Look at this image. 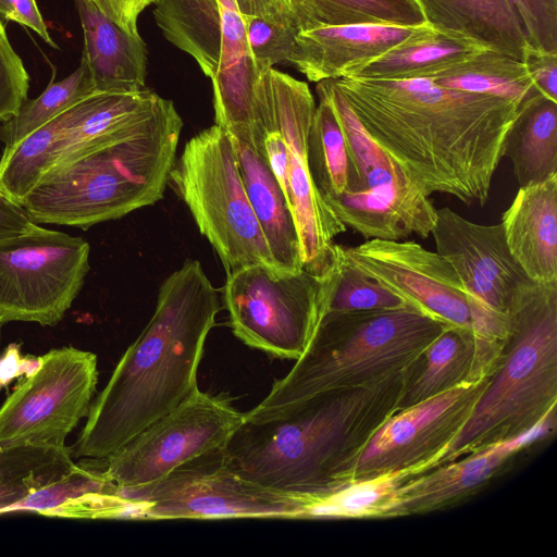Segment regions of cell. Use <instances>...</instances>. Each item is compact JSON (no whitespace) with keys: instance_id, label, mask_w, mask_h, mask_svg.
Returning <instances> with one entry per match:
<instances>
[{"instance_id":"ab89813d","label":"cell","mask_w":557,"mask_h":557,"mask_svg":"<svg viewBox=\"0 0 557 557\" xmlns=\"http://www.w3.org/2000/svg\"><path fill=\"white\" fill-rule=\"evenodd\" d=\"M0 16L33 29L47 45L59 48L49 34L36 0H0Z\"/></svg>"},{"instance_id":"8fae6325","label":"cell","mask_w":557,"mask_h":557,"mask_svg":"<svg viewBox=\"0 0 557 557\" xmlns=\"http://www.w3.org/2000/svg\"><path fill=\"white\" fill-rule=\"evenodd\" d=\"M223 448L201 455L149 485L120 490L131 504V517L311 518L310 498L270 491L247 481L228 465Z\"/></svg>"},{"instance_id":"44dd1931","label":"cell","mask_w":557,"mask_h":557,"mask_svg":"<svg viewBox=\"0 0 557 557\" xmlns=\"http://www.w3.org/2000/svg\"><path fill=\"white\" fill-rule=\"evenodd\" d=\"M79 15L84 60L96 92H138L145 89L147 47L101 13L89 0H74Z\"/></svg>"},{"instance_id":"74e56055","label":"cell","mask_w":557,"mask_h":557,"mask_svg":"<svg viewBox=\"0 0 557 557\" xmlns=\"http://www.w3.org/2000/svg\"><path fill=\"white\" fill-rule=\"evenodd\" d=\"M530 47L557 52V0H509Z\"/></svg>"},{"instance_id":"30bf717a","label":"cell","mask_w":557,"mask_h":557,"mask_svg":"<svg viewBox=\"0 0 557 557\" xmlns=\"http://www.w3.org/2000/svg\"><path fill=\"white\" fill-rule=\"evenodd\" d=\"M224 304L233 333L246 345L297 360L324 317L321 276L252 264L226 274Z\"/></svg>"},{"instance_id":"7c38bea8","label":"cell","mask_w":557,"mask_h":557,"mask_svg":"<svg viewBox=\"0 0 557 557\" xmlns=\"http://www.w3.org/2000/svg\"><path fill=\"white\" fill-rule=\"evenodd\" d=\"M87 240L36 224L0 239V326H54L72 307L89 271Z\"/></svg>"},{"instance_id":"4316f807","label":"cell","mask_w":557,"mask_h":557,"mask_svg":"<svg viewBox=\"0 0 557 557\" xmlns=\"http://www.w3.org/2000/svg\"><path fill=\"white\" fill-rule=\"evenodd\" d=\"M484 49L483 45L462 37L434 35L394 48L352 70L344 77L359 79H413L458 63Z\"/></svg>"},{"instance_id":"d590c367","label":"cell","mask_w":557,"mask_h":557,"mask_svg":"<svg viewBox=\"0 0 557 557\" xmlns=\"http://www.w3.org/2000/svg\"><path fill=\"white\" fill-rule=\"evenodd\" d=\"M243 20L249 53L260 71L276 64H289L300 27L258 17Z\"/></svg>"},{"instance_id":"2e32d148","label":"cell","mask_w":557,"mask_h":557,"mask_svg":"<svg viewBox=\"0 0 557 557\" xmlns=\"http://www.w3.org/2000/svg\"><path fill=\"white\" fill-rule=\"evenodd\" d=\"M491 377L461 383L396 411L376 430L347 470L344 485L435 457H441L444 463L451 442L468 421Z\"/></svg>"},{"instance_id":"cb8c5ba5","label":"cell","mask_w":557,"mask_h":557,"mask_svg":"<svg viewBox=\"0 0 557 557\" xmlns=\"http://www.w3.org/2000/svg\"><path fill=\"white\" fill-rule=\"evenodd\" d=\"M504 157L510 160L519 187L557 175V101L536 92L521 104Z\"/></svg>"},{"instance_id":"e0dca14e","label":"cell","mask_w":557,"mask_h":557,"mask_svg":"<svg viewBox=\"0 0 557 557\" xmlns=\"http://www.w3.org/2000/svg\"><path fill=\"white\" fill-rule=\"evenodd\" d=\"M344 252L354 267L408 304L471 330L463 286L450 263L436 251L413 240L368 239L344 247Z\"/></svg>"},{"instance_id":"7402d4cb","label":"cell","mask_w":557,"mask_h":557,"mask_svg":"<svg viewBox=\"0 0 557 557\" xmlns=\"http://www.w3.org/2000/svg\"><path fill=\"white\" fill-rule=\"evenodd\" d=\"M231 138L247 197L275 265L289 271L302 269L297 226L265 151L252 143Z\"/></svg>"},{"instance_id":"d6a6232c","label":"cell","mask_w":557,"mask_h":557,"mask_svg":"<svg viewBox=\"0 0 557 557\" xmlns=\"http://www.w3.org/2000/svg\"><path fill=\"white\" fill-rule=\"evenodd\" d=\"M321 278L325 314L385 310L410 305L354 267L344 247L335 243L331 265Z\"/></svg>"},{"instance_id":"52a82bcc","label":"cell","mask_w":557,"mask_h":557,"mask_svg":"<svg viewBox=\"0 0 557 557\" xmlns=\"http://www.w3.org/2000/svg\"><path fill=\"white\" fill-rule=\"evenodd\" d=\"M257 97L267 158L297 226L302 268L321 276L331 265L334 238L347 227L324 201L310 173L307 139L314 98L306 82L274 67L262 72Z\"/></svg>"},{"instance_id":"ba28073f","label":"cell","mask_w":557,"mask_h":557,"mask_svg":"<svg viewBox=\"0 0 557 557\" xmlns=\"http://www.w3.org/2000/svg\"><path fill=\"white\" fill-rule=\"evenodd\" d=\"M329 97L348 154L344 193L325 202L338 220L368 239L428 238L436 208L405 168L364 129L333 79L317 83Z\"/></svg>"},{"instance_id":"ac0fdd59","label":"cell","mask_w":557,"mask_h":557,"mask_svg":"<svg viewBox=\"0 0 557 557\" xmlns=\"http://www.w3.org/2000/svg\"><path fill=\"white\" fill-rule=\"evenodd\" d=\"M556 417L525 433L411 478L397 490L399 517L444 510L471 497L517 454L545 438Z\"/></svg>"},{"instance_id":"277c9868","label":"cell","mask_w":557,"mask_h":557,"mask_svg":"<svg viewBox=\"0 0 557 557\" xmlns=\"http://www.w3.org/2000/svg\"><path fill=\"white\" fill-rule=\"evenodd\" d=\"M183 121L158 97L141 117L104 143L47 171L22 202L35 223L88 228L163 198Z\"/></svg>"},{"instance_id":"b9f144b4","label":"cell","mask_w":557,"mask_h":557,"mask_svg":"<svg viewBox=\"0 0 557 557\" xmlns=\"http://www.w3.org/2000/svg\"><path fill=\"white\" fill-rule=\"evenodd\" d=\"M242 17H258L269 22L295 25L299 24L282 0H234Z\"/></svg>"},{"instance_id":"8992f818","label":"cell","mask_w":557,"mask_h":557,"mask_svg":"<svg viewBox=\"0 0 557 557\" xmlns=\"http://www.w3.org/2000/svg\"><path fill=\"white\" fill-rule=\"evenodd\" d=\"M557 281L537 284L511 314L497 368L444 463L519 436L556 417Z\"/></svg>"},{"instance_id":"8d00e7d4","label":"cell","mask_w":557,"mask_h":557,"mask_svg":"<svg viewBox=\"0 0 557 557\" xmlns=\"http://www.w3.org/2000/svg\"><path fill=\"white\" fill-rule=\"evenodd\" d=\"M28 72L8 38L0 18V124L14 116L27 99Z\"/></svg>"},{"instance_id":"e575fe53","label":"cell","mask_w":557,"mask_h":557,"mask_svg":"<svg viewBox=\"0 0 557 557\" xmlns=\"http://www.w3.org/2000/svg\"><path fill=\"white\" fill-rule=\"evenodd\" d=\"M119 487L107 479L102 467L76 465L62 479L30 494L11 506L9 512H35L47 516L67 500L88 494H119Z\"/></svg>"},{"instance_id":"83f0119b","label":"cell","mask_w":557,"mask_h":557,"mask_svg":"<svg viewBox=\"0 0 557 557\" xmlns=\"http://www.w3.org/2000/svg\"><path fill=\"white\" fill-rule=\"evenodd\" d=\"M425 78L441 87L508 98L520 103L540 92L522 61L492 49H484Z\"/></svg>"},{"instance_id":"5bb4252c","label":"cell","mask_w":557,"mask_h":557,"mask_svg":"<svg viewBox=\"0 0 557 557\" xmlns=\"http://www.w3.org/2000/svg\"><path fill=\"white\" fill-rule=\"evenodd\" d=\"M244 420L228 401L197 388L104 459V475L119 490L154 483L180 466L223 448Z\"/></svg>"},{"instance_id":"ffe728a7","label":"cell","mask_w":557,"mask_h":557,"mask_svg":"<svg viewBox=\"0 0 557 557\" xmlns=\"http://www.w3.org/2000/svg\"><path fill=\"white\" fill-rule=\"evenodd\" d=\"M500 223L527 275L537 284L557 281V175L519 187Z\"/></svg>"},{"instance_id":"d6986e66","label":"cell","mask_w":557,"mask_h":557,"mask_svg":"<svg viewBox=\"0 0 557 557\" xmlns=\"http://www.w3.org/2000/svg\"><path fill=\"white\" fill-rule=\"evenodd\" d=\"M435 33L429 24L300 28L289 64L309 82L337 79L394 48L428 38Z\"/></svg>"},{"instance_id":"f546056e","label":"cell","mask_w":557,"mask_h":557,"mask_svg":"<svg viewBox=\"0 0 557 557\" xmlns=\"http://www.w3.org/2000/svg\"><path fill=\"white\" fill-rule=\"evenodd\" d=\"M315 106L307 139V153L312 180L324 201L344 193L348 154L343 129L334 108L320 88L315 87Z\"/></svg>"},{"instance_id":"3957f363","label":"cell","mask_w":557,"mask_h":557,"mask_svg":"<svg viewBox=\"0 0 557 557\" xmlns=\"http://www.w3.org/2000/svg\"><path fill=\"white\" fill-rule=\"evenodd\" d=\"M409 371L373 386L325 392L244 417L223 448L228 465L247 481L298 497L343 486L369 440L398 411Z\"/></svg>"},{"instance_id":"4fadbf2b","label":"cell","mask_w":557,"mask_h":557,"mask_svg":"<svg viewBox=\"0 0 557 557\" xmlns=\"http://www.w3.org/2000/svg\"><path fill=\"white\" fill-rule=\"evenodd\" d=\"M97 383L94 352L69 346L39 357L0 407V447H65L67 435L89 413Z\"/></svg>"},{"instance_id":"836d02e7","label":"cell","mask_w":557,"mask_h":557,"mask_svg":"<svg viewBox=\"0 0 557 557\" xmlns=\"http://www.w3.org/2000/svg\"><path fill=\"white\" fill-rule=\"evenodd\" d=\"M423 24L426 22L414 0H307L300 28Z\"/></svg>"},{"instance_id":"f35d334b","label":"cell","mask_w":557,"mask_h":557,"mask_svg":"<svg viewBox=\"0 0 557 557\" xmlns=\"http://www.w3.org/2000/svg\"><path fill=\"white\" fill-rule=\"evenodd\" d=\"M522 62L535 85L545 97L557 101V52L528 46Z\"/></svg>"},{"instance_id":"60d3db41","label":"cell","mask_w":557,"mask_h":557,"mask_svg":"<svg viewBox=\"0 0 557 557\" xmlns=\"http://www.w3.org/2000/svg\"><path fill=\"white\" fill-rule=\"evenodd\" d=\"M101 13L132 35L139 34L140 13L156 0H89Z\"/></svg>"},{"instance_id":"ee69618b","label":"cell","mask_w":557,"mask_h":557,"mask_svg":"<svg viewBox=\"0 0 557 557\" xmlns=\"http://www.w3.org/2000/svg\"><path fill=\"white\" fill-rule=\"evenodd\" d=\"M306 1L307 0H282V2L288 8V10L296 17V20L299 24V27H301L304 14H305Z\"/></svg>"},{"instance_id":"4dcf8cb0","label":"cell","mask_w":557,"mask_h":557,"mask_svg":"<svg viewBox=\"0 0 557 557\" xmlns=\"http://www.w3.org/2000/svg\"><path fill=\"white\" fill-rule=\"evenodd\" d=\"M57 116L37 128L0 158V191L22 205L27 194L59 159Z\"/></svg>"},{"instance_id":"484cf974","label":"cell","mask_w":557,"mask_h":557,"mask_svg":"<svg viewBox=\"0 0 557 557\" xmlns=\"http://www.w3.org/2000/svg\"><path fill=\"white\" fill-rule=\"evenodd\" d=\"M153 17L163 36L189 54L212 79L222 50V17L218 0H156Z\"/></svg>"},{"instance_id":"d4e9b609","label":"cell","mask_w":557,"mask_h":557,"mask_svg":"<svg viewBox=\"0 0 557 557\" xmlns=\"http://www.w3.org/2000/svg\"><path fill=\"white\" fill-rule=\"evenodd\" d=\"M474 338L472 331L449 325L411 367L399 409L424 401L472 380Z\"/></svg>"},{"instance_id":"603a6c76","label":"cell","mask_w":557,"mask_h":557,"mask_svg":"<svg viewBox=\"0 0 557 557\" xmlns=\"http://www.w3.org/2000/svg\"><path fill=\"white\" fill-rule=\"evenodd\" d=\"M441 34L474 40L522 61L528 42L509 0H414Z\"/></svg>"},{"instance_id":"5b68a950","label":"cell","mask_w":557,"mask_h":557,"mask_svg":"<svg viewBox=\"0 0 557 557\" xmlns=\"http://www.w3.org/2000/svg\"><path fill=\"white\" fill-rule=\"evenodd\" d=\"M449 325L412 305L327 312L292 370L244 417H260L318 394L373 386L400 375Z\"/></svg>"},{"instance_id":"9a60e30c","label":"cell","mask_w":557,"mask_h":557,"mask_svg":"<svg viewBox=\"0 0 557 557\" xmlns=\"http://www.w3.org/2000/svg\"><path fill=\"white\" fill-rule=\"evenodd\" d=\"M431 235L436 252L450 263L463 286L471 325L510 322L512 312L535 290L537 283L511 255L502 223L478 224L441 208Z\"/></svg>"},{"instance_id":"6da1fadb","label":"cell","mask_w":557,"mask_h":557,"mask_svg":"<svg viewBox=\"0 0 557 557\" xmlns=\"http://www.w3.org/2000/svg\"><path fill=\"white\" fill-rule=\"evenodd\" d=\"M333 82L369 135L425 194L485 205L523 102L428 78Z\"/></svg>"},{"instance_id":"9c48e42d","label":"cell","mask_w":557,"mask_h":557,"mask_svg":"<svg viewBox=\"0 0 557 557\" xmlns=\"http://www.w3.org/2000/svg\"><path fill=\"white\" fill-rule=\"evenodd\" d=\"M169 184L188 207L226 274L252 264L275 265L225 129L214 124L193 136L174 162Z\"/></svg>"},{"instance_id":"7a4b0ae2","label":"cell","mask_w":557,"mask_h":557,"mask_svg":"<svg viewBox=\"0 0 557 557\" xmlns=\"http://www.w3.org/2000/svg\"><path fill=\"white\" fill-rule=\"evenodd\" d=\"M221 309L198 260H187L161 284L156 310L91 403L73 459L113 454L198 388L205 343Z\"/></svg>"},{"instance_id":"1f68e13d","label":"cell","mask_w":557,"mask_h":557,"mask_svg":"<svg viewBox=\"0 0 557 557\" xmlns=\"http://www.w3.org/2000/svg\"><path fill=\"white\" fill-rule=\"evenodd\" d=\"M96 92L91 73L84 60L69 76L51 82L35 99H26L17 113L0 124V141L10 149L69 108Z\"/></svg>"},{"instance_id":"f1b7e54d","label":"cell","mask_w":557,"mask_h":557,"mask_svg":"<svg viewBox=\"0 0 557 557\" xmlns=\"http://www.w3.org/2000/svg\"><path fill=\"white\" fill-rule=\"evenodd\" d=\"M74 466L66 446L21 444L0 447V515L30 494L59 481Z\"/></svg>"},{"instance_id":"7bdbcfd3","label":"cell","mask_w":557,"mask_h":557,"mask_svg":"<svg viewBox=\"0 0 557 557\" xmlns=\"http://www.w3.org/2000/svg\"><path fill=\"white\" fill-rule=\"evenodd\" d=\"M36 224L21 205L0 191V239L27 232Z\"/></svg>"}]
</instances>
